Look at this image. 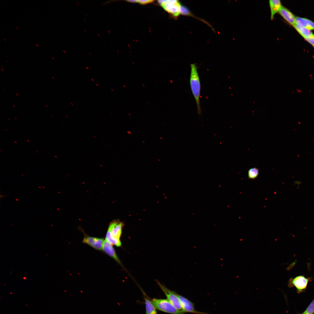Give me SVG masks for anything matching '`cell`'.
<instances>
[{"instance_id": "cell-1", "label": "cell", "mask_w": 314, "mask_h": 314, "mask_svg": "<svg viewBox=\"0 0 314 314\" xmlns=\"http://www.w3.org/2000/svg\"><path fill=\"white\" fill-rule=\"evenodd\" d=\"M190 66V86L196 101L197 113L200 115L201 113L200 104L201 87L200 79L196 64H191Z\"/></svg>"}, {"instance_id": "cell-2", "label": "cell", "mask_w": 314, "mask_h": 314, "mask_svg": "<svg viewBox=\"0 0 314 314\" xmlns=\"http://www.w3.org/2000/svg\"><path fill=\"white\" fill-rule=\"evenodd\" d=\"M123 223L119 221H113L110 223L107 232L106 240L112 245L117 247L121 246L120 240Z\"/></svg>"}, {"instance_id": "cell-3", "label": "cell", "mask_w": 314, "mask_h": 314, "mask_svg": "<svg viewBox=\"0 0 314 314\" xmlns=\"http://www.w3.org/2000/svg\"><path fill=\"white\" fill-rule=\"evenodd\" d=\"M151 301L158 310L171 314H184L183 312L176 308L167 299H151Z\"/></svg>"}, {"instance_id": "cell-4", "label": "cell", "mask_w": 314, "mask_h": 314, "mask_svg": "<svg viewBox=\"0 0 314 314\" xmlns=\"http://www.w3.org/2000/svg\"><path fill=\"white\" fill-rule=\"evenodd\" d=\"M158 2L166 11L173 16L177 17L180 14L182 5L179 1L159 0Z\"/></svg>"}, {"instance_id": "cell-5", "label": "cell", "mask_w": 314, "mask_h": 314, "mask_svg": "<svg viewBox=\"0 0 314 314\" xmlns=\"http://www.w3.org/2000/svg\"><path fill=\"white\" fill-rule=\"evenodd\" d=\"M311 279V277H306L304 275H299L289 279L288 286L290 288L295 287L297 293H300L305 290L308 282Z\"/></svg>"}, {"instance_id": "cell-6", "label": "cell", "mask_w": 314, "mask_h": 314, "mask_svg": "<svg viewBox=\"0 0 314 314\" xmlns=\"http://www.w3.org/2000/svg\"><path fill=\"white\" fill-rule=\"evenodd\" d=\"M156 282L166 296L167 299L177 309L183 312L179 297V294L175 291L169 289L159 281H156Z\"/></svg>"}, {"instance_id": "cell-7", "label": "cell", "mask_w": 314, "mask_h": 314, "mask_svg": "<svg viewBox=\"0 0 314 314\" xmlns=\"http://www.w3.org/2000/svg\"><path fill=\"white\" fill-rule=\"evenodd\" d=\"M104 240L103 238H97L85 235L82 242L99 251L102 250Z\"/></svg>"}, {"instance_id": "cell-8", "label": "cell", "mask_w": 314, "mask_h": 314, "mask_svg": "<svg viewBox=\"0 0 314 314\" xmlns=\"http://www.w3.org/2000/svg\"><path fill=\"white\" fill-rule=\"evenodd\" d=\"M179 297L183 311L185 313H190L196 314H208L198 311L195 308L194 304L185 297L179 295Z\"/></svg>"}, {"instance_id": "cell-9", "label": "cell", "mask_w": 314, "mask_h": 314, "mask_svg": "<svg viewBox=\"0 0 314 314\" xmlns=\"http://www.w3.org/2000/svg\"><path fill=\"white\" fill-rule=\"evenodd\" d=\"M278 13L290 25L293 26L295 24L296 17L293 14L286 8L282 6Z\"/></svg>"}, {"instance_id": "cell-10", "label": "cell", "mask_w": 314, "mask_h": 314, "mask_svg": "<svg viewBox=\"0 0 314 314\" xmlns=\"http://www.w3.org/2000/svg\"><path fill=\"white\" fill-rule=\"evenodd\" d=\"M102 250L106 254L113 258L116 261L121 265V263L118 258L112 245L107 241L104 240Z\"/></svg>"}, {"instance_id": "cell-11", "label": "cell", "mask_w": 314, "mask_h": 314, "mask_svg": "<svg viewBox=\"0 0 314 314\" xmlns=\"http://www.w3.org/2000/svg\"><path fill=\"white\" fill-rule=\"evenodd\" d=\"M295 24L310 31L314 30V22L307 19L297 17L295 18Z\"/></svg>"}, {"instance_id": "cell-12", "label": "cell", "mask_w": 314, "mask_h": 314, "mask_svg": "<svg viewBox=\"0 0 314 314\" xmlns=\"http://www.w3.org/2000/svg\"><path fill=\"white\" fill-rule=\"evenodd\" d=\"M269 4L271 12L270 19L272 20L275 15L279 13L282 6L279 0H269Z\"/></svg>"}, {"instance_id": "cell-13", "label": "cell", "mask_w": 314, "mask_h": 314, "mask_svg": "<svg viewBox=\"0 0 314 314\" xmlns=\"http://www.w3.org/2000/svg\"><path fill=\"white\" fill-rule=\"evenodd\" d=\"M146 314H158L156 309L151 300L144 295Z\"/></svg>"}, {"instance_id": "cell-14", "label": "cell", "mask_w": 314, "mask_h": 314, "mask_svg": "<svg viewBox=\"0 0 314 314\" xmlns=\"http://www.w3.org/2000/svg\"><path fill=\"white\" fill-rule=\"evenodd\" d=\"M296 30L305 39L313 35L311 31L308 29L295 24L293 26Z\"/></svg>"}, {"instance_id": "cell-15", "label": "cell", "mask_w": 314, "mask_h": 314, "mask_svg": "<svg viewBox=\"0 0 314 314\" xmlns=\"http://www.w3.org/2000/svg\"><path fill=\"white\" fill-rule=\"evenodd\" d=\"M259 174L258 169L256 167H252L248 171V177L249 179H255L258 176Z\"/></svg>"}, {"instance_id": "cell-16", "label": "cell", "mask_w": 314, "mask_h": 314, "mask_svg": "<svg viewBox=\"0 0 314 314\" xmlns=\"http://www.w3.org/2000/svg\"><path fill=\"white\" fill-rule=\"evenodd\" d=\"M314 313V299L302 314H313Z\"/></svg>"}, {"instance_id": "cell-17", "label": "cell", "mask_w": 314, "mask_h": 314, "mask_svg": "<svg viewBox=\"0 0 314 314\" xmlns=\"http://www.w3.org/2000/svg\"><path fill=\"white\" fill-rule=\"evenodd\" d=\"M308 42L311 44L313 46L314 45V35L313 34L310 37L305 39Z\"/></svg>"}, {"instance_id": "cell-18", "label": "cell", "mask_w": 314, "mask_h": 314, "mask_svg": "<svg viewBox=\"0 0 314 314\" xmlns=\"http://www.w3.org/2000/svg\"><path fill=\"white\" fill-rule=\"evenodd\" d=\"M153 0H137V2L141 4H146L153 2Z\"/></svg>"}, {"instance_id": "cell-19", "label": "cell", "mask_w": 314, "mask_h": 314, "mask_svg": "<svg viewBox=\"0 0 314 314\" xmlns=\"http://www.w3.org/2000/svg\"><path fill=\"white\" fill-rule=\"evenodd\" d=\"M36 46H37L38 47V44L37 45V44H36Z\"/></svg>"}, {"instance_id": "cell-20", "label": "cell", "mask_w": 314, "mask_h": 314, "mask_svg": "<svg viewBox=\"0 0 314 314\" xmlns=\"http://www.w3.org/2000/svg\"><path fill=\"white\" fill-rule=\"evenodd\" d=\"M313 47H314V45H313Z\"/></svg>"}]
</instances>
